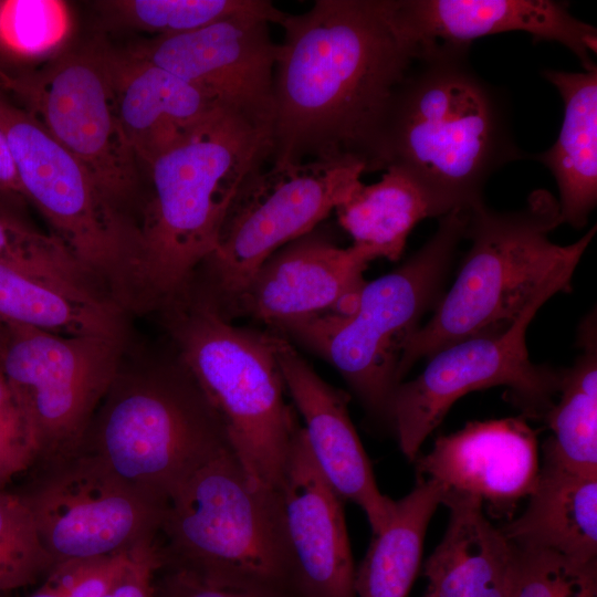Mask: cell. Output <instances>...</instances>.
<instances>
[{
	"mask_svg": "<svg viewBox=\"0 0 597 597\" xmlns=\"http://www.w3.org/2000/svg\"><path fill=\"white\" fill-rule=\"evenodd\" d=\"M279 24L269 161L354 160L375 172L391 97L422 44L390 0H317Z\"/></svg>",
	"mask_w": 597,
	"mask_h": 597,
	"instance_id": "cell-1",
	"label": "cell"
},
{
	"mask_svg": "<svg viewBox=\"0 0 597 597\" xmlns=\"http://www.w3.org/2000/svg\"><path fill=\"white\" fill-rule=\"evenodd\" d=\"M469 43H423L391 97L376 171L402 170L433 218L483 200L490 177L530 158L515 142L504 92L481 77Z\"/></svg>",
	"mask_w": 597,
	"mask_h": 597,
	"instance_id": "cell-2",
	"label": "cell"
},
{
	"mask_svg": "<svg viewBox=\"0 0 597 597\" xmlns=\"http://www.w3.org/2000/svg\"><path fill=\"white\" fill-rule=\"evenodd\" d=\"M270 155L271 128L227 107L147 166L151 191L139 223L146 312L190 284L213 251L240 185Z\"/></svg>",
	"mask_w": 597,
	"mask_h": 597,
	"instance_id": "cell-3",
	"label": "cell"
},
{
	"mask_svg": "<svg viewBox=\"0 0 597 597\" xmlns=\"http://www.w3.org/2000/svg\"><path fill=\"white\" fill-rule=\"evenodd\" d=\"M562 223L558 200L544 189L533 191L519 210L498 211L484 202L468 209L464 239L471 247L451 289L408 342L399 381L418 360L455 342L503 331L534 303L568 291L597 228L559 245L548 234Z\"/></svg>",
	"mask_w": 597,
	"mask_h": 597,
	"instance_id": "cell-4",
	"label": "cell"
},
{
	"mask_svg": "<svg viewBox=\"0 0 597 597\" xmlns=\"http://www.w3.org/2000/svg\"><path fill=\"white\" fill-rule=\"evenodd\" d=\"M158 312L251 481L279 490L301 421L286 401L270 333L234 325L193 282Z\"/></svg>",
	"mask_w": 597,
	"mask_h": 597,
	"instance_id": "cell-5",
	"label": "cell"
},
{
	"mask_svg": "<svg viewBox=\"0 0 597 597\" xmlns=\"http://www.w3.org/2000/svg\"><path fill=\"white\" fill-rule=\"evenodd\" d=\"M228 447L218 415L174 348L137 357L127 347L81 450L166 503Z\"/></svg>",
	"mask_w": 597,
	"mask_h": 597,
	"instance_id": "cell-6",
	"label": "cell"
},
{
	"mask_svg": "<svg viewBox=\"0 0 597 597\" xmlns=\"http://www.w3.org/2000/svg\"><path fill=\"white\" fill-rule=\"evenodd\" d=\"M467 214L468 209H457L439 218L436 232L406 262L364 283L349 312L326 313L274 332L335 367L367 413L388 423L402 353L440 293L464 239Z\"/></svg>",
	"mask_w": 597,
	"mask_h": 597,
	"instance_id": "cell-7",
	"label": "cell"
},
{
	"mask_svg": "<svg viewBox=\"0 0 597 597\" xmlns=\"http://www.w3.org/2000/svg\"><path fill=\"white\" fill-rule=\"evenodd\" d=\"M159 533L164 564L294 594L279 490L254 484L230 447L168 498Z\"/></svg>",
	"mask_w": 597,
	"mask_h": 597,
	"instance_id": "cell-8",
	"label": "cell"
},
{
	"mask_svg": "<svg viewBox=\"0 0 597 597\" xmlns=\"http://www.w3.org/2000/svg\"><path fill=\"white\" fill-rule=\"evenodd\" d=\"M0 129L24 198L102 290L126 313L143 312L139 226L28 109L0 91Z\"/></svg>",
	"mask_w": 597,
	"mask_h": 597,
	"instance_id": "cell-9",
	"label": "cell"
},
{
	"mask_svg": "<svg viewBox=\"0 0 597 597\" xmlns=\"http://www.w3.org/2000/svg\"><path fill=\"white\" fill-rule=\"evenodd\" d=\"M354 160L273 163L250 172L235 192L217 244L193 282L227 315L259 268L313 231L362 181Z\"/></svg>",
	"mask_w": 597,
	"mask_h": 597,
	"instance_id": "cell-10",
	"label": "cell"
},
{
	"mask_svg": "<svg viewBox=\"0 0 597 597\" xmlns=\"http://www.w3.org/2000/svg\"><path fill=\"white\" fill-rule=\"evenodd\" d=\"M129 343L0 320V370L44 464L78 452Z\"/></svg>",
	"mask_w": 597,
	"mask_h": 597,
	"instance_id": "cell-11",
	"label": "cell"
},
{
	"mask_svg": "<svg viewBox=\"0 0 597 597\" xmlns=\"http://www.w3.org/2000/svg\"><path fill=\"white\" fill-rule=\"evenodd\" d=\"M544 302L527 307L507 328L450 344L428 357L416 378L401 381L391 398L388 425L404 455L413 461L422 442L451 406L468 392L506 386L531 417L544 418L558 394L561 370L531 362L526 328Z\"/></svg>",
	"mask_w": 597,
	"mask_h": 597,
	"instance_id": "cell-12",
	"label": "cell"
},
{
	"mask_svg": "<svg viewBox=\"0 0 597 597\" xmlns=\"http://www.w3.org/2000/svg\"><path fill=\"white\" fill-rule=\"evenodd\" d=\"M112 57L113 51L102 44L67 50L38 71H21L7 92L124 210L136 188L137 158L119 122Z\"/></svg>",
	"mask_w": 597,
	"mask_h": 597,
	"instance_id": "cell-13",
	"label": "cell"
},
{
	"mask_svg": "<svg viewBox=\"0 0 597 597\" xmlns=\"http://www.w3.org/2000/svg\"><path fill=\"white\" fill-rule=\"evenodd\" d=\"M21 494L54 565L127 553L157 538L165 504L80 450Z\"/></svg>",
	"mask_w": 597,
	"mask_h": 597,
	"instance_id": "cell-14",
	"label": "cell"
},
{
	"mask_svg": "<svg viewBox=\"0 0 597 597\" xmlns=\"http://www.w3.org/2000/svg\"><path fill=\"white\" fill-rule=\"evenodd\" d=\"M269 23L258 15H234L187 33L155 36L130 52L271 128L279 44Z\"/></svg>",
	"mask_w": 597,
	"mask_h": 597,
	"instance_id": "cell-15",
	"label": "cell"
},
{
	"mask_svg": "<svg viewBox=\"0 0 597 597\" xmlns=\"http://www.w3.org/2000/svg\"><path fill=\"white\" fill-rule=\"evenodd\" d=\"M376 259L369 248H342L327 233L314 229L273 253L226 317H251L277 331L334 312L362 289L364 272Z\"/></svg>",
	"mask_w": 597,
	"mask_h": 597,
	"instance_id": "cell-16",
	"label": "cell"
},
{
	"mask_svg": "<svg viewBox=\"0 0 597 597\" xmlns=\"http://www.w3.org/2000/svg\"><path fill=\"white\" fill-rule=\"evenodd\" d=\"M275 357L318 470L341 496L366 514L371 533L387 524L395 501L384 495L348 412L346 392L324 380L293 343L269 331Z\"/></svg>",
	"mask_w": 597,
	"mask_h": 597,
	"instance_id": "cell-17",
	"label": "cell"
},
{
	"mask_svg": "<svg viewBox=\"0 0 597 597\" xmlns=\"http://www.w3.org/2000/svg\"><path fill=\"white\" fill-rule=\"evenodd\" d=\"M415 461L417 480L434 481L442 496L478 498L493 516L528 498L541 470L536 433L523 417L469 422Z\"/></svg>",
	"mask_w": 597,
	"mask_h": 597,
	"instance_id": "cell-18",
	"label": "cell"
},
{
	"mask_svg": "<svg viewBox=\"0 0 597 597\" xmlns=\"http://www.w3.org/2000/svg\"><path fill=\"white\" fill-rule=\"evenodd\" d=\"M279 493L296 597H356L343 500L315 464L302 425L295 430Z\"/></svg>",
	"mask_w": 597,
	"mask_h": 597,
	"instance_id": "cell-19",
	"label": "cell"
},
{
	"mask_svg": "<svg viewBox=\"0 0 597 597\" xmlns=\"http://www.w3.org/2000/svg\"><path fill=\"white\" fill-rule=\"evenodd\" d=\"M398 27L413 43H469L478 38L526 32L572 51L584 71L596 66L597 30L554 0H391Z\"/></svg>",
	"mask_w": 597,
	"mask_h": 597,
	"instance_id": "cell-20",
	"label": "cell"
},
{
	"mask_svg": "<svg viewBox=\"0 0 597 597\" xmlns=\"http://www.w3.org/2000/svg\"><path fill=\"white\" fill-rule=\"evenodd\" d=\"M112 62L119 122L136 158L146 166L228 107L130 51L113 52Z\"/></svg>",
	"mask_w": 597,
	"mask_h": 597,
	"instance_id": "cell-21",
	"label": "cell"
},
{
	"mask_svg": "<svg viewBox=\"0 0 597 597\" xmlns=\"http://www.w3.org/2000/svg\"><path fill=\"white\" fill-rule=\"evenodd\" d=\"M449 523L425 563L428 597H509L515 547L483 511L480 499L447 494Z\"/></svg>",
	"mask_w": 597,
	"mask_h": 597,
	"instance_id": "cell-22",
	"label": "cell"
},
{
	"mask_svg": "<svg viewBox=\"0 0 597 597\" xmlns=\"http://www.w3.org/2000/svg\"><path fill=\"white\" fill-rule=\"evenodd\" d=\"M500 530L517 547L546 549L579 563L596 561L597 475L570 471L543 454L526 509Z\"/></svg>",
	"mask_w": 597,
	"mask_h": 597,
	"instance_id": "cell-23",
	"label": "cell"
},
{
	"mask_svg": "<svg viewBox=\"0 0 597 597\" xmlns=\"http://www.w3.org/2000/svg\"><path fill=\"white\" fill-rule=\"evenodd\" d=\"M562 96L564 117L556 142L530 156L554 176L563 223L587 224L597 203V66L589 71L544 70Z\"/></svg>",
	"mask_w": 597,
	"mask_h": 597,
	"instance_id": "cell-24",
	"label": "cell"
},
{
	"mask_svg": "<svg viewBox=\"0 0 597 597\" xmlns=\"http://www.w3.org/2000/svg\"><path fill=\"white\" fill-rule=\"evenodd\" d=\"M126 313L109 297L0 263V320L61 336L128 343Z\"/></svg>",
	"mask_w": 597,
	"mask_h": 597,
	"instance_id": "cell-25",
	"label": "cell"
},
{
	"mask_svg": "<svg viewBox=\"0 0 597 597\" xmlns=\"http://www.w3.org/2000/svg\"><path fill=\"white\" fill-rule=\"evenodd\" d=\"M442 489L432 480L395 501L392 513L355 569L356 597H409L418 574L428 524L442 501Z\"/></svg>",
	"mask_w": 597,
	"mask_h": 597,
	"instance_id": "cell-26",
	"label": "cell"
},
{
	"mask_svg": "<svg viewBox=\"0 0 597 597\" xmlns=\"http://www.w3.org/2000/svg\"><path fill=\"white\" fill-rule=\"evenodd\" d=\"M596 333L594 312L578 328L582 353L572 367L561 370L559 399L544 417L552 436L542 447L559 465L587 475H597Z\"/></svg>",
	"mask_w": 597,
	"mask_h": 597,
	"instance_id": "cell-27",
	"label": "cell"
},
{
	"mask_svg": "<svg viewBox=\"0 0 597 597\" xmlns=\"http://www.w3.org/2000/svg\"><path fill=\"white\" fill-rule=\"evenodd\" d=\"M384 171L377 182L360 181L335 212L353 244L398 261L411 230L433 214L421 190L402 170L388 167Z\"/></svg>",
	"mask_w": 597,
	"mask_h": 597,
	"instance_id": "cell-28",
	"label": "cell"
},
{
	"mask_svg": "<svg viewBox=\"0 0 597 597\" xmlns=\"http://www.w3.org/2000/svg\"><path fill=\"white\" fill-rule=\"evenodd\" d=\"M98 7L109 21L156 36L187 33L242 14L279 24L285 14L268 0H112Z\"/></svg>",
	"mask_w": 597,
	"mask_h": 597,
	"instance_id": "cell-29",
	"label": "cell"
},
{
	"mask_svg": "<svg viewBox=\"0 0 597 597\" xmlns=\"http://www.w3.org/2000/svg\"><path fill=\"white\" fill-rule=\"evenodd\" d=\"M0 263L21 272L101 293V287L54 235L0 206Z\"/></svg>",
	"mask_w": 597,
	"mask_h": 597,
	"instance_id": "cell-30",
	"label": "cell"
},
{
	"mask_svg": "<svg viewBox=\"0 0 597 597\" xmlns=\"http://www.w3.org/2000/svg\"><path fill=\"white\" fill-rule=\"evenodd\" d=\"M70 30V12L62 1H2L0 44L14 64L55 52L69 36Z\"/></svg>",
	"mask_w": 597,
	"mask_h": 597,
	"instance_id": "cell-31",
	"label": "cell"
},
{
	"mask_svg": "<svg viewBox=\"0 0 597 597\" xmlns=\"http://www.w3.org/2000/svg\"><path fill=\"white\" fill-rule=\"evenodd\" d=\"M53 566L21 494L0 491V593L32 585Z\"/></svg>",
	"mask_w": 597,
	"mask_h": 597,
	"instance_id": "cell-32",
	"label": "cell"
},
{
	"mask_svg": "<svg viewBox=\"0 0 597 597\" xmlns=\"http://www.w3.org/2000/svg\"><path fill=\"white\" fill-rule=\"evenodd\" d=\"M509 597H597V563H579L557 553L515 546Z\"/></svg>",
	"mask_w": 597,
	"mask_h": 597,
	"instance_id": "cell-33",
	"label": "cell"
},
{
	"mask_svg": "<svg viewBox=\"0 0 597 597\" xmlns=\"http://www.w3.org/2000/svg\"><path fill=\"white\" fill-rule=\"evenodd\" d=\"M36 461L28 422L0 370V491Z\"/></svg>",
	"mask_w": 597,
	"mask_h": 597,
	"instance_id": "cell-34",
	"label": "cell"
},
{
	"mask_svg": "<svg viewBox=\"0 0 597 597\" xmlns=\"http://www.w3.org/2000/svg\"><path fill=\"white\" fill-rule=\"evenodd\" d=\"M155 597H296L273 587L206 579L187 569L163 564L154 579Z\"/></svg>",
	"mask_w": 597,
	"mask_h": 597,
	"instance_id": "cell-35",
	"label": "cell"
},
{
	"mask_svg": "<svg viewBox=\"0 0 597 597\" xmlns=\"http://www.w3.org/2000/svg\"><path fill=\"white\" fill-rule=\"evenodd\" d=\"M163 564L157 540L135 547L121 577L103 597H155L154 579Z\"/></svg>",
	"mask_w": 597,
	"mask_h": 597,
	"instance_id": "cell-36",
	"label": "cell"
},
{
	"mask_svg": "<svg viewBox=\"0 0 597 597\" xmlns=\"http://www.w3.org/2000/svg\"><path fill=\"white\" fill-rule=\"evenodd\" d=\"M0 192L11 198H24L23 189L18 176L6 136L0 129Z\"/></svg>",
	"mask_w": 597,
	"mask_h": 597,
	"instance_id": "cell-37",
	"label": "cell"
},
{
	"mask_svg": "<svg viewBox=\"0 0 597 597\" xmlns=\"http://www.w3.org/2000/svg\"><path fill=\"white\" fill-rule=\"evenodd\" d=\"M28 597H76L65 582L53 570L45 576L43 584Z\"/></svg>",
	"mask_w": 597,
	"mask_h": 597,
	"instance_id": "cell-38",
	"label": "cell"
},
{
	"mask_svg": "<svg viewBox=\"0 0 597 597\" xmlns=\"http://www.w3.org/2000/svg\"><path fill=\"white\" fill-rule=\"evenodd\" d=\"M2 1H0V12H1ZM4 53L0 44V91L4 92L10 86L11 82L22 70L15 66Z\"/></svg>",
	"mask_w": 597,
	"mask_h": 597,
	"instance_id": "cell-39",
	"label": "cell"
},
{
	"mask_svg": "<svg viewBox=\"0 0 597 597\" xmlns=\"http://www.w3.org/2000/svg\"><path fill=\"white\" fill-rule=\"evenodd\" d=\"M423 597H428V596L425 594Z\"/></svg>",
	"mask_w": 597,
	"mask_h": 597,
	"instance_id": "cell-40",
	"label": "cell"
}]
</instances>
